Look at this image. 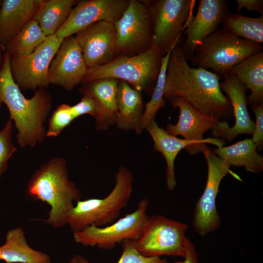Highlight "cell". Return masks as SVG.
<instances>
[{
  "mask_svg": "<svg viewBox=\"0 0 263 263\" xmlns=\"http://www.w3.org/2000/svg\"><path fill=\"white\" fill-rule=\"evenodd\" d=\"M219 76L200 67H191L182 48L172 50L169 59L164 97L183 99L201 113L219 121L233 117L231 103L220 87Z\"/></svg>",
  "mask_w": 263,
  "mask_h": 263,
  "instance_id": "obj_1",
  "label": "cell"
},
{
  "mask_svg": "<svg viewBox=\"0 0 263 263\" xmlns=\"http://www.w3.org/2000/svg\"><path fill=\"white\" fill-rule=\"evenodd\" d=\"M52 97L39 89L31 98H26L15 81L10 68V56L6 52L0 69V108L7 107L10 118L17 130V140L20 147H34L46 136L44 126L49 114Z\"/></svg>",
  "mask_w": 263,
  "mask_h": 263,
  "instance_id": "obj_2",
  "label": "cell"
},
{
  "mask_svg": "<svg viewBox=\"0 0 263 263\" xmlns=\"http://www.w3.org/2000/svg\"><path fill=\"white\" fill-rule=\"evenodd\" d=\"M27 193L50 207L46 222L54 228L67 225L74 203L81 198L76 184L69 179L65 160L61 157L50 159L35 172L28 183Z\"/></svg>",
  "mask_w": 263,
  "mask_h": 263,
  "instance_id": "obj_3",
  "label": "cell"
},
{
  "mask_svg": "<svg viewBox=\"0 0 263 263\" xmlns=\"http://www.w3.org/2000/svg\"><path fill=\"white\" fill-rule=\"evenodd\" d=\"M115 185L103 198H91L77 201L70 211L67 219L73 232L91 225L103 227L117 220L127 207L133 191V176L125 167H120L115 175Z\"/></svg>",
  "mask_w": 263,
  "mask_h": 263,
  "instance_id": "obj_4",
  "label": "cell"
},
{
  "mask_svg": "<svg viewBox=\"0 0 263 263\" xmlns=\"http://www.w3.org/2000/svg\"><path fill=\"white\" fill-rule=\"evenodd\" d=\"M262 49L261 44L218 29L202 41L190 58L197 67L210 69L219 76H224L233 67Z\"/></svg>",
  "mask_w": 263,
  "mask_h": 263,
  "instance_id": "obj_5",
  "label": "cell"
},
{
  "mask_svg": "<svg viewBox=\"0 0 263 263\" xmlns=\"http://www.w3.org/2000/svg\"><path fill=\"white\" fill-rule=\"evenodd\" d=\"M162 57L159 52L151 48L133 56H118L105 65L88 68L81 83L102 78H113L125 81L135 89L151 94Z\"/></svg>",
  "mask_w": 263,
  "mask_h": 263,
  "instance_id": "obj_6",
  "label": "cell"
},
{
  "mask_svg": "<svg viewBox=\"0 0 263 263\" xmlns=\"http://www.w3.org/2000/svg\"><path fill=\"white\" fill-rule=\"evenodd\" d=\"M195 1L149 0L153 32L150 48L163 56L178 44Z\"/></svg>",
  "mask_w": 263,
  "mask_h": 263,
  "instance_id": "obj_7",
  "label": "cell"
},
{
  "mask_svg": "<svg viewBox=\"0 0 263 263\" xmlns=\"http://www.w3.org/2000/svg\"><path fill=\"white\" fill-rule=\"evenodd\" d=\"M149 202L143 198L133 212L126 214L111 224L103 227L91 225L73 232L76 243L109 250L127 240L136 241L142 235L150 216L147 214Z\"/></svg>",
  "mask_w": 263,
  "mask_h": 263,
  "instance_id": "obj_8",
  "label": "cell"
},
{
  "mask_svg": "<svg viewBox=\"0 0 263 263\" xmlns=\"http://www.w3.org/2000/svg\"><path fill=\"white\" fill-rule=\"evenodd\" d=\"M187 224L160 215L150 217L144 231L136 241L137 250L146 257L162 255L184 258L188 239Z\"/></svg>",
  "mask_w": 263,
  "mask_h": 263,
  "instance_id": "obj_9",
  "label": "cell"
},
{
  "mask_svg": "<svg viewBox=\"0 0 263 263\" xmlns=\"http://www.w3.org/2000/svg\"><path fill=\"white\" fill-rule=\"evenodd\" d=\"M114 26L118 56H133L149 50L153 32L149 0H130Z\"/></svg>",
  "mask_w": 263,
  "mask_h": 263,
  "instance_id": "obj_10",
  "label": "cell"
},
{
  "mask_svg": "<svg viewBox=\"0 0 263 263\" xmlns=\"http://www.w3.org/2000/svg\"><path fill=\"white\" fill-rule=\"evenodd\" d=\"M207 165V177L204 191L198 199L194 210L193 226L196 232L204 236L217 230L221 219L217 211L216 199L220 183L228 173L241 181L230 169L231 167L224 159L214 154L206 145L202 152Z\"/></svg>",
  "mask_w": 263,
  "mask_h": 263,
  "instance_id": "obj_11",
  "label": "cell"
},
{
  "mask_svg": "<svg viewBox=\"0 0 263 263\" xmlns=\"http://www.w3.org/2000/svg\"><path fill=\"white\" fill-rule=\"evenodd\" d=\"M63 40L55 34L49 36L30 55L12 56L11 73L19 88L35 90L48 86L49 67Z\"/></svg>",
  "mask_w": 263,
  "mask_h": 263,
  "instance_id": "obj_12",
  "label": "cell"
},
{
  "mask_svg": "<svg viewBox=\"0 0 263 263\" xmlns=\"http://www.w3.org/2000/svg\"><path fill=\"white\" fill-rule=\"evenodd\" d=\"M130 0H79L55 35L65 38L99 21L115 23L127 9Z\"/></svg>",
  "mask_w": 263,
  "mask_h": 263,
  "instance_id": "obj_13",
  "label": "cell"
},
{
  "mask_svg": "<svg viewBox=\"0 0 263 263\" xmlns=\"http://www.w3.org/2000/svg\"><path fill=\"white\" fill-rule=\"evenodd\" d=\"M75 38L88 68L105 65L118 56L113 23L96 22L77 33Z\"/></svg>",
  "mask_w": 263,
  "mask_h": 263,
  "instance_id": "obj_14",
  "label": "cell"
},
{
  "mask_svg": "<svg viewBox=\"0 0 263 263\" xmlns=\"http://www.w3.org/2000/svg\"><path fill=\"white\" fill-rule=\"evenodd\" d=\"M223 76L224 80L220 82L222 92L225 93L231 103L235 124L230 127L225 121H220L211 130V134L215 138H222L225 141H232L241 134L252 135L255 122L253 121L247 108V90L244 84L233 75L226 74Z\"/></svg>",
  "mask_w": 263,
  "mask_h": 263,
  "instance_id": "obj_15",
  "label": "cell"
},
{
  "mask_svg": "<svg viewBox=\"0 0 263 263\" xmlns=\"http://www.w3.org/2000/svg\"><path fill=\"white\" fill-rule=\"evenodd\" d=\"M169 101L174 108H179V115L175 124L167 125L165 130L168 133L195 142L202 152L206 143L213 144L218 148L225 145V141L222 139L203 137L206 132L214 129L220 121L201 113L181 98H175Z\"/></svg>",
  "mask_w": 263,
  "mask_h": 263,
  "instance_id": "obj_16",
  "label": "cell"
},
{
  "mask_svg": "<svg viewBox=\"0 0 263 263\" xmlns=\"http://www.w3.org/2000/svg\"><path fill=\"white\" fill-rule=\"evenodd\" d=\"M88 68L75 37L64 39L49 69L50 83L71 91L81 83Z\"/></svg>",
  "mask_w": 263,
  "mask_h": 263,
  "instance_id": "obj_17",
  "label": "cell"
},
{
  "mask_svg": "<svg viewBox=\"0 0 263 263\" xmlns=\"http://www.w3.org/2000/svg\"><path fill=\"white\" fill-rule=\"evenodd\" d=\"M228 13L225 0H201L196 15L192 18L186 30L184 55L190 58L199 44L218 29L224 18Z\"/></svg>",
  "mask_w": 263,
  "mask_h": 263,
  "instance_id": "obj_18",
  "label": "cell"
},
{
  "mask_svg": "<svg viewBox=\"0 0 263 263\" xmlns=\"http://www.w3.org/2000/svg\"><path fill=\"white\" fill-rule=\"evenodd\" d=\"M153 141V148L160 152L167 163L166 178L167 187L173 190L176 186L174 162L178 153L185 149L191 155L202 152V150L194 142L181 139L168 133L160 127L155 120H152L145 129Z\"/></svg>",
  "mask_w": 263,
  "mask_h": 263,
  "instance_id": "obj_19",
  "label": "cell"
},
{
  "mask_svg": "<svg viewBox=\"0 0 263 263\" xmlns=\"http://www.w3.org/2000/svg\"><path fill=\"white\" fill-rule=\"evenodd\" d=\"M118 82L119 80L113 78H102L84 84L82 91L89 93L96 104L97 110L94 118L98 131H106L115 125Z\"/></svg>",
  "mask_w": 263,
  "mask_h": 263,
  "instance_id": "obj_20",
  "label": "cell"
},
{
  "mask_svg": "<svg viewBox=\"0 0 263 263\" xmlns=\"http://www.w3.org/2000/svg\"><path fill=\"white\" fill-rule=\"evenodd\" d=\"M117 103L116 127L123 130L134 131L140 134L143 130L142 118L145 109L142 92L132 87L127 82L119 80Z\"/></svg>",
  "mask_w": 263,
  "mask_h": 263,
  "instance_id": "obj_21",
  "label": "cell"
},
{
  "mask_svg": "<svg viewBox=\"0 0 263 263\" xmlns=\"http://www.w3.org/2000/svg\"><path fill=\"white\" fill-rule=\"evenodd\" d=\"M42 0H4L0 8V42L7 43L32 19Z\"/></svg>",
  "mask_w": 263,
  "mask_h": 263,
  "instance_id": "obj_22",
  "label": "cell"
},
{
  "mask_svg": "<svg viewBox=\"0 0 263 263\" xmlns=\"http://www.w3.org/2000/svg\"><path fill=\"white\" fill-rule=\"evenodd\" d=\"M0 260L6 263H51L49 256L31 248L21 227L8 231L5 242L0 246Z\"/></svg>",
  "mask_w": 263,
  "mask_h": 263,
  "instance_id": "obj_23",
  "label": "cell"
},
{
  "mask_svg": "<svg viewBox=\"0 0 263 263\" xmlns=\"http://www.w3.org/2000/svg\"><path fill=\"white\" fill-rule=\"evenodd\" d=\"M228 74L234 75L250 90L247 105L263 103V52L261 51L245 59L234 67Z\"/></svg>",
  "mask_w": 263,
  "mask_h": 263,
  "instance_id": "obj_24",
  "label": "cell"
},
{
  "mask_svg": "<svg viewBox=\"0 0 263 263\" xmlns=\"http://www.w3.org/2000/svg\"><path fill=\"white\" fill-rule=\"evenodd\" d=\"M212 152L230 166L244 167L246 171L258 173L263 170V157L257 152L251 139L246 138L227 147L212 149Z\"/></svg>",
  "mask_w": 263,
  "mask_h": 263,
  "instance_id": "obj_25",
  "label": "cell"
},
{
  "mask_svg": "<svg viewBox=\"0 0 263 263\" xmlns=\"http://www.w3.org/2000/svg\"><path fill=\"white\" fill-rule=\"evenodd\" d=\"M77 1L75 0H42L33 19L38 23L47 36L53 35L66 21Z\"/></svg>",
  "mask_w": 263,
  "mask_h": 263,
  "instance_id": "obj_26",
  "label": "cell"
},
{
  "mask_svg": "<svg viewBox=\"0 0 263 263\" xmlns=\"http://www.w3.org/2000/svg\"><path fill=\"white\" fill-rule=\"evenodd\" d=\"M221 25L222 29L244 39L260 44L263 42V16L258 18L240 14H227Z\"/></svg>",
  "mask_w": 263,
  "mask_h": 263,
  "instance_id": "obj_27",
  "label": "cell"
},
{
  "mask_svg": "<svg viewBox=\"0 0 263 263\" xmlns=\"http://www.w3.org/2000/svg\"><path fill=\"white\" fill-rule=\"evenodd\" d=\"M47 36L33 19L8 42L9 56L23 57L31 54Z\"/></svg>",
  "mask_w": 263,
  "mask_h": 263,
  "instance_id": "obj_28",
  "label": "cell"
},
{
  "mask_svg": "<svg viewBox=\"0 0 263 263\" xmlns=\"http://www.w3.org/2000/svg\"><path fill=\"white\" fill-rule=\"evenodd\" d=\"M171 51H169L162 58L160 70L151 98L146 103L142 116V125L143 129H145L150 122L155 119L158 111L166 106L164 97L165 79L167 65Z\"/></svg>",
  "mask_w": 263,
  "mask_h": 263,
  "instance_id": "obj_29",
  "label": "cell"
},
{
  "mask_svg": "<svg viewBox=\"0 0 263 263\" xmlns=\"http://www.w3.org/2000/svg\"><path fill=\"white\" fill-rule=\"evenodd\" d=\"M75 119L71 106L65 104L58 106L49 118L46 136H57Z\"/></svg>",
  "mask_w": 263,
  "mask_h": 263,
  "instance_id": "obj_30",
  "label": "cell"
},
{
  "mask_svg": "<svg viewBox=\"0 0 263 263\" xmlns=\"http://www.w3.org/2000/svg\"><path fill=\"white\" fill-rule=\"evenodd\" d=\"M13 121L9 118L0 131V180L6 170L8 161L16 151L12 139Z\"/></svg>",
  "mask_w": 263,
  "mask_h": 263,
  "instance_id": "obj_31",
  "label": "cell"
},
{
  "mask_svg": "<svg viewBox=\"0 0 263 263\" xmlns=\"http://www.w3.org/2000/svg\"><path fill=\"white\" fill-rule=\"evenodd\" d=\"M122 255L117 263H169L166 259L160 257H146L137 250L135 241L125 240L121 243Z\"/></svg>",
  "mask_w": 263,
  "mask_h": 263,
  "instance_id": "obj_32",
  "label": "cell"
},
{
  "mask_svg": "<svg viewBox=\"0 0 263 263\" xmlns=\"http://www.w3.org/2000/svg\"><path fill=\"white\" fill-rule=\"evenodd\" d=\"M83 96L75 105L71 106L75 118L84 114H88L95 117L97 113V106L93 96L88 92L82 91Z\"/></svg>",
  "mask_w": 263,
  "mask_h": 263,
  "instance_id": "obj_33",
  "label": "cell"
},
{
  "mask_svg": "<svg viewBox=\"0 0 263 263\" xmlns=\"http://www.w3.org/2000/svg\"><path fill=\"white\" fill-rule=\"evenodd\" d=\"M251 106V109L256 117L255 126L251 139L256 144L257 150L261 151L263 148V103Z\"/></svg>",
  "mask_w": 263,
  "mask_h": 263,
  "instance_id": "obj_34",
  "label": "cell"
},
{
  "mask_svg": "<svg viewBox=\"0 0 263 263\" xmlns=\"http://www.w3.org/2000/svg\"><path fill=\"white\" fill-rule=\"evenodd\" d=\"M237 10L240 11L243 8H245L249 11H256L262 15L263 13V0H237Z\"/></svg>",
  "mask_w": 263,
  "mask_h": 263,
  "instance_id": "obj_35",
  "label": "cell"
},
{
  "mask_svg": "<svg viewBox=\"0 0 263 263\" xmlns=\"http://www.w3.org/2000/svg\"><path fill=\"white\" fill-rule=\"evenodd\" d=\"M184 260L175 263H197V255L193 243L188 239Z\"/></svg>",
  "mask_w": 263,
  "mask_h": 263,
  "instance_id": "obj_36",
  "label": "cell"
},
{
  "mask_svg": "<svg viewBox=\"0 0 263 263\" xmlns=\"http://www.w3.org/2000/svg\"><path fill=\"white\" fill-rule=\"evenodd\" d=\"M67 263H89V262L82 256L76 255Z\"/></svg>",
  "mask_w": 263,
  "mask_h": 263,
  "instance_id": "obj_37",
  "label": "cell"
},
{
  "mask_svg": "<svg viewBox=\"0 0 263 263\" xmlns=\"http://www.w3.org/2000/svg\"><path fill=\"white\" fill-rule=\"evenodd\" d=\"M1 4V0H0V5Z\"/></svg>",
  "mask_w": 263,
  "mask_h": 263,
  "instance_id": "obj_38",
  "label": "cell"
}]
</instances>
